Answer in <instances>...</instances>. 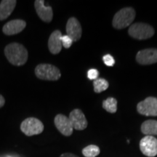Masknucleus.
I'll list each match as a JSON object with an SVG mask.
<instances>
[{
	"mask_svg": "<svg viewBox=\"0 0 157 157\" xmlns=\"http://www.w3.org/2000/svg\"><path fill=\"white\" fill-rule=\"evenodd\" d=\"M54 123L56 125V128L64 136L68 137L72 135L74 131L73 126H72L71 123L69 118L63 114H58L55 117Z\"/></svg>",
	"mask_w": 157,
	"mask_h": 157,
	"instance_id": "6e6552de",
	"label": "nucleus"
},
{
	"mask_svg": "<svg viewBox=\"0 0 157 157\" xmlns=\"http://www.w3.org/2000/svg\"><path fill=\"white\" fill-rule=\"evenodd\" d=\"M36 77L41 80L46 81H57L61 76L60 71L52 64L41 63L35 68Z\"/></svg>",
	"mask_w": 157,
	"mask_h": 157,
	"instance_id": "7ed1b4c3",
	"label": "nucleus"
},
{
	"mask_svg": "<svg viewBox=\"0 0 157 157\" xmlns=\"http://www.w3.org/2000/svg\"><path fill=\"white\" fill-rule=\"evenodd\" d=\"M26 26V23L23 20H13L9 21L4 25L2 28V31L5 35H15L19 34L22 31Z\"/></svg>",
	"mask_w": 157,
	"mask_h": 157,
	"instance_id": "ddd939ff",
	"label": "nucleus"
},
{
	"mask_svg": "<svg viewBox=\"0 0 157 157\" xmlns=\"http://www.w3.org/2000/svg\"><path fill=\"white\" fill-rule=\"evenodd\" d=\"M69 119L73 126L74 129L76 130H83L87 127V120L84 113L80 109H76L70 113Z\"/></svg>",
	"mask_w": 157,
	"mask_h": 157,
	"instance_id": "9d476101",
	"label": "nucleus"
},
{
	"mask_svg": "<svg viewBox=\"0 0 157 157\" xmlns=\"http://www.w3.org/2000/svg\"><path fill=\"white\" fill-rule=\"evenodd\" d=\"M98 76H99V72L95 68H92V69H90L87 71V77L90 80L97 79V78H98Z\"/></svg>",
	"mask_w": 157,
	"mask_h": 157,
	"instance_id": "4be33fe9",
	"label": "nucleus"
},
{
	"mask_svg": "<svg viewBox=\"0 0 157 157\" xmlns=\"http://www.w3.org/2000/svg\"><path fill=\"white\" fill-rule=\"evenodd\" d=\"M154 29L152 26L143 23H136L131 25L128 31L131 36L140 40L151 38L154 35Z\"/></svg>",
	"mask_w": 157,
	"mask_h": 157,
	"instance_id": "20e7f679",
	"label": "nucleus"
},
{
	"mask_svg": "<svg viewBox=\"0 0 157 157\" xmlns=\"http://www.w3.org/2000/svg\"><path fill=\"white\" fill-rule=\"evenodd\" d=\"M141 132L146 135H157V121L147 120L141 125Z\"/></svg>",
	"mask_w": 157,
	"mask_h": 157,
	"instance_id": "dca6fc26",
	"label": "nucleus"
},
{
	"mask_svg": "<svg viewBox=\"0 0 157 157\" xmlns=\"http://www.w3.org/2000/svg\"><path fill=\"white\" fill-rule=\"evenodd\" d=\"M61 41L62 45L66 49H68L71 48V46L72 45V43H73V40H72L68 35H64V36H63Z\"/></svg>",
	"mask_w": 157,
	"mask_h": 157,
	"instance_id": "412c9836",
	"label": "nucleus"
},
{
	"mask_svg": "<svg viewBox=\"0 0 157 157\" xmlns=\"http://www.w3.org/2000/svg\"><path fill=\"white\" fill-rule=\"evenodd\" d=\"M5 54L8 61L16 66H21L27 62L29 53L23 44L17 42L10 43L5 48Z\"/></svg>",
	"mask_w": 157,
	"mask_h": 157,
	"instance_id": "f257e3e1",
	"label": "nucleus"
},
{
	"mask_svg": "<svg viewBox=\"0 0 157 157\" xmlns=\"http://www.w3.org/2000/svg\"><path fill=\"white\" fill-rule=\"evenodd\" d=\"M140 149L145 156H156L157 155V139L154 136L146 135L140 141Z\"/></svg>",
	"mask_w": 157,
	"mask_h": 157,
	"instance_id": "0eeeda50",
	"label": "nucleus"
},
{
	"mask_svg": "<svg viewBox=\"0 0 157 157\" xmlns=\"http://www.w3.org/2000/svg\"><path fill=\"white\" fill-rule=\"evenodd\" d=\"M93 86L94 91H95L96 93H100L105 91V90H106L108 88H109V82H107V80H105V78H99L94 80Z\"/></svg>",
	"mask_w": 157,
	"mask_h": 157,
	"instance_id": "a211bd4d",
	"label": "nucleus"
},
{
	"mask_svg": "<svg viewBox=\"0 0 157 157\" xmlns=\"http://www.w3.org/2000/svg\"><path fill=\"white\" fill-rule=\"evenodd\" d=\"M136 60L141 65H150L157 63V49L149 48L137 52Z\"/></svg>",
	"mask_w": 157,
	"mask_h": 157,
	"instance_id": "1a4fd4ad",
	"label": "nucleus"
},
{
	"mask_svg": "<svg viewBox=\"0 0 157 157\" xmlns=\"http://www.w3.org/2000/svg\"><path fill=\"white\" fill-rule=\"evenodd\" d=\"M100 152L99 147L95 145H90L82 150V154L85 157H96L100 154Z\"/></svg>",
	"mask_w": 157,
	"mask_h": 157,
	"instance_id": "6ab92c4d",
	"label": "nucleus"
},
{
	"mask_svg": "<svg viewBox=\"0 0 157 157\" xmlns=\"http://www.w3.org/2000/svg\"><path fill=\"white\" fill-rule=\"evenodd\" d=\"M17 2L15 0H2L0 3V21H5L14 10Z\"/></svg>",
	"mask_w": 157,
	"mask_h": 157,
	"instance_id": "2eb2a0df",
	"label": "nucleus"
},
{
	"mask_svg": "<svg viewBox=\"0 0 157 157\" xmlns=\"http://www.w3.org/2000/svg\"><path fill=\"white\" fill-rule=\"evenodd\" d=\"M103 60L104 63L107 66H109V67L113 66L115 64L114 58L111 55H105V56H104L103 58Z\"/></svg>",
	"mask_w": 157,
	"mask_h": 157,
	"instance_id": "aec40b11",
	"label": "nucleus"
},
{
	"mask_svg": "<svg viewBox=\"0 0 157 157\" xmlns=\"http://www.w3.org/2000/svg\"><path fill=\"white\" fill-rule=\"evenodd\" d=\"M137 111L140 114L147 117L157 116V98L148 97L137 104Z\"/></svg>",
	"mask_w": 157,
	"mask_h": 157,
	"instance_id": "423d86ee",
	"label": "nucleus"
},
{
	"mask_svg": "<svg viewBox=\"0 0 157 157\" xmlns=\"http://www.w3.org/2000/svg\"><path fill=\"white\" fill-rule=\"evenodd\" d=\"M62 36L60 31L56 30L51 34L48 40V48L50 52L53 55H57L62 50Z\"/></svg>",
	"mask_w": 157,
	"mask_h": 157,
	"instance_id": "4468645a",
	"label": "nucleus"
},
{
	"mask_svg": "<svg viewBox=\"0 0 157 157\" xmlns=\"http://www.w3.org/2000/svg\"><path fill=\"white\" fill-rule=\"evenodd\" d=\"M103 108L108 112L114 113L117 111V101L114 98H108L103 102Z\"/></svg>",
	"mask_w": 157,
	"mask_h": 157,
	"instance_id": "f3484780",
	"label": "nucleus"
},
{
	"mask_svg": "<svg viewBox=\"0 0 157 157\" xmlns=\"http://www.w3.org/2000/svg\"><path fill=\"white\" fill-rule=\"evenodd\" d=\"M34 7L36 12L42 21L46 23H50L53 18L52 8L50 6L44 5V0H36L34 2Z\"/></svg>",
	"mask_w": 157,
	"mask_h": 157,
	"instance_id": "9b49d317",
	"label": "nucleus"
},
{
	"mask_svg": "<svg viewBox=\"0 0 157 157\" xmlns=\"http://www.w3.org/2000/svg\"><path fill=\"white\" fill-rule=\"evenodd\" d=\"M135 17V11L132 7H124L116 13L113 19V26L122 29L130 25Z\"/></svg>",
	"mask_w": 157,
	"mask_h": 157,
	"instance_id": "f03ea898",
	"label": "nucleus"
},
{
	"mask_svg": "<svg viewBox=\"0 0 157 157\" xmlns=\"http://www.w3.org/2000/svg\"><path fill=\"white\" fill-rule=\"evenodd\" d=\"M44 128L42 121L34 117L27 118L21 124V131L29 137L41 134L44 131Z\"/></svg>",
	"mask_w": 157,
	"mask_h": 157,
	"instance_id": "39448f33",
	"label": "nucleus"
},
{
	"mask_svg": "<svg viewBox=\"0 0 157 157\" xmlns=\"http://www.w3.org/2000/svg\"><path fill=\"white\" fill-rule=\"evenodd\" d=\"M60 157H78L75 154H71V153H65L60 156Z\"/></svg>",
	"mask_w": 157,
	"mask_h": 157,
	"instance_id": "5701e85b",
	"label": "nucleus"
},
{
	"mask_svg": "<svg viewBox=\"0 0 157 157\" xmlns=\"http://www.w3.org/2000/svg\"><path fill=\"white\" fill-rule=\"evenodd\" d=\"M5 100L4 97L2 95H0V109H1L2 107L4 106V105H5Z\"/></svg>",
	"mask_w": 157,
	"mask_h": 157,
	"instance_id": "b1692460",
	"label": "nucleus"
},
{
	"mask_svg": "<svg viewBox=\"0 0 157 157\" xmlns=\"http://www.w3.org/2000/svg\"><path fill=\"white\" fill-rule=\"evenodd\" d=\"M66 33L73 42H76L81 38L82 34V26L76 17H71L68 20L66 24Z\"/></svg>",
	"mask_w": 157,
	"mask_h": 157,
	"instance_id": "f8f14e48",
	"label": "nucleus"
}]
</instances>
